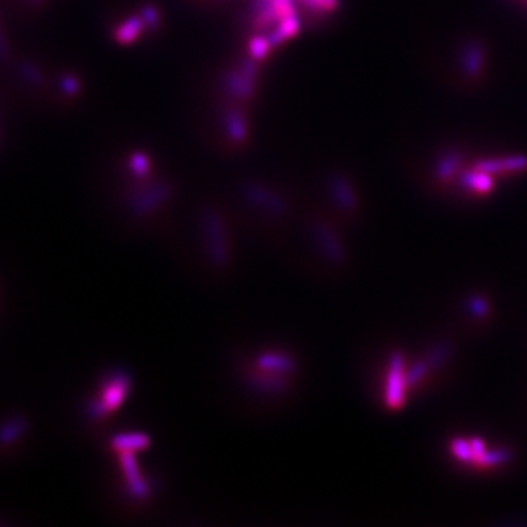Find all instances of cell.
I'll list each match as a JSON object with an SVG mask.
<instances>
[{"label": "cell", "instance_id": "cell-1", "mask_svg": "<svg viewBox=\"0 0 527 527\" xmlns=\"http://www.w3.org/2000/svg\"><path fill=\"white\" fill-rule=\"evenodd\" d=\"M407 386L405 362L400 353H394L390 359V371L387 381V405L390 409L402 407L405 402V388Z\"/></svg>", "mask_w": 527, "mask_h": 527}, {"label": "cell", "instance_id": "cell-2", "mask_svg": "<svg viewBox=\"0 0 527 527\" xmlns=\"http://www.w3.org/2000/svg\"><path fill=\"white\" fill-rule=\"evenodd\" d=\"M527 167V158L524 157H514L505 160H493V162H486L482 164H477L479 170H484L489 174L501 173V171H517Z\"/></svg>", "mask_w": 527, "mask_h": 527}, {"label": "cell", "instance_id": "cell-3", "mask_svg": "<svg viewBox=\"0 0 527 527\" xmlns=\"http://www.w3.org/2000/svg\"><path fill=\"white\" fill-rule=\"evenodd\" d=\"M463 183H465L468 188L476 190V192H481V194L489 192V190L493 186V181L491 178V174L484 171V170H479V169L475 173L466 174L465 178H463Z\"/></svg>", "mask_w": 527, "mask_h": 527}, {"label": "cell", "instance_id": "cell-4", "mask_svg": "<svg viewBox=\"0 0 527 527\" xmlns=\"http://www.w3.org/2000/svg\"><path fill=\"white\" fill-rule=\"evenodd\" d=\"M142 29V21L139 18H131L123 22L119 29H116V38L122 44L132 43Z\"/></svg>", "mask_w": 527, "mask_h": 527}, {"label": "cell", "instance_id": "cell-5", "mask_svg": "<svg viewBox=\"0 0 527 527\" xmlns=\"http://www.w3.org/2000/svg\"><path fill=\"white\" fill-rule=\"evenodd\" d=\"M450 346L447 343H441L438 344L430 353L428 355L426 358V363L429 368H437V366H440L441 363H444L447 360V358H449L450 355Z\"/></svg>", "mask_w": 527, "mask_h": 527}, {"label": "cell", "instance_id": "cell-6", "mask_svg": "<svg viewBox=\"0 0 527 527\" xmlns=\"http://www.w3.org/2000/svg\"><path fill=\"white\" fill-rule=\"evenodd\" d=\"M451 451L461 461H468V463L473 461V451H472L470 441H465L461 438L453 440L451 441Z\"/></svg>", "mask_w": 527, "mask_h": 527}, {"label": "cell", "instance_id": "cell-7", "mask_svg": "<svg viewBox=\"0 0 527 527\" xmlns=\"http://www.w3.org/2000/svg\"><path fill=\"white\" fill-rule=\"evenodd\" d=\"M300 2L315 13H330L339 6V0H300Z\"/></svg>", "mask_w": 527, "mask_h": 527}, {"label": "cell", "instance_id": "cell-8", "mask_svg": "<svg viewBox=\"0 0 527 527\" xmlns=\"http://www.w3.org/2000/svg\"><path fill=\"white\" fill-rule=\"evenodd\" d=\"M510 458H511V453L508 450H497L492 453H486L481 460L477 461V465L482 468H491L495 465H501V463H505Z\"/></svg>", "mask_w": 527, "mask_h": 527}, {"label": "cell", "instance_id": "cell-9", "mask_svg": "<svg viewBox=\"0 0 527 527\" xmlns=\"http://www.w3.org/2000/svg\"><path fill=\"white\" fill-rule=\"evenodd\" d=\"M271 44H273V43H271L269 38L267 40L264 37H255L251 41V53H252V56L255 59H258V60L264 59L268 55L269 49H271Z\"/></svg>", "mask_w": 527, "mask_h": 527}, {"label": "cell", "instance_id": "cell-10", "mask_svg": "<svg viewBox=\"0 0 527 527\" xmlns=\"http://www.w3.org/2000/svg\"><path fill=\"white\" fill-rule=\"evenodd\" d=\"M428 370H429V366H428L426 360H425V362H418V363H414V365L412 366V370L406 374L407 386H414V384H416V382H418V381L426 374Z\"/></svg>", "mask_w": 527, "mask_h": 527}, {"label": "cell", "instance_id": "cell-11", "mask_svg": "<svg viewBox=\"0 0 527 527\" xmlns=\"http://www.w3.org/2000/svg\"><path fill=\"white\" fill-rule=\"evenodd\" d=\"M469 305H470V311L477 316H484L488 312V305L482 297H472Z\"/></svg>", "mask_w": 527, "mask_h": 527}, {"label": "cell", "instance_id": "cell-12", "mask_svg": "<svg viewBox=\"0 0 527 527\" xmlns=\"http://www.w3.org/2000/svg\"><path fill=\"white\" fill-rule=\"evenodd\" d=\"M470 445H472V451H473V463H476V465H477V461L486 454L485 444H484L482 440L472 438L470 440Z\"/></svg>", "mask_w": 527, "mask_h": 527}, {"label": "cell", "instance_id": "cell-13", "mask_svg": "<svg viewBox=\"0 0 527 527\" xmlns=\"http://www.w3.org/2000/svg\"><path fill=\"white\" fill-rule=\"evenodd\" d=\"M132 169H134L136 173H141V174L146 173L147 169H148L147 158L143 157V155H135L134 160H132Z\"/></svg>", "mask_w": 527, "mask_h": 527}, {"label": "cell", "instance_id": "cell-14", "mask_svg": "<svg viewBox=\"0 0 527 527\" xmlns=\"http://www.w3.org/2000/svg\"><path fill=\"white\" fill-rule=\"evenodd\" d=\"M62 87H63V90H65L66 92H71V94H73V92H76V91H78V88H79V84L76 83V79H73L72 76H68V78L63 79V84H62Z\"/></svg>", "mask_w": 527, "mask_h": 527}, {"label": "cell", "instance_id": "cell-15", "mask_svg": "<svg viewBox=\"0 0 527 527\" xmlns=\"http://www.w3.org/2000/svg\"><path fill=\"white\" fill-rule=\"evenodd\" d=\"M143 17H146L147 24H150V25H153V24L157 22V13L153 9H148V10L143 12Z\"/></svg>", "mask_w": 527, "mask_h": 527}, {"label": "cell", "instance_id": "cell-16", "mask_svg": "<svg viewBox=\"0 0 527 527\" xmlns=\"http://www.w3.org/2000/svg\"><path fill=\"white\" fill-rule=\"evenodd\" d=\"M0 56H6V45H5V43H3V40H2V36H0Z\"/></svg>", "mask_w": 527, "mask_h": 527}, {"label": "cell", "instance_id": "cell-17", "mask_svg": "<svg viewBox=\"0 0 527 527\" xmlns=\"http://www.w3.org/2000/svg\"><path fill=\"white\" fill-rule=\"evenodd\" d=\"M33 2H41V0H33Z\"/></svg>", "mask_w": 527, "mask_h": 527}]
</instances>
